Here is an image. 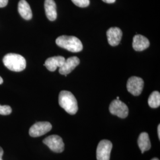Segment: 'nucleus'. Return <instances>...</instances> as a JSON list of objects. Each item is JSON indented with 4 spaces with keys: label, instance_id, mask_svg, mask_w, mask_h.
Returning a JSON list of instances; mask_svg holds the SVG:
<instances>
[{
    "label": "nucleus",
    "instance_id": "1",
    "mask_svg": "<svg viewBox=\"0 0 160 160\" xmlns=\"http://www.w3.org/2000/svg\"><path fill=\"white\" fill-rule=\"evenodd\" d=\"M59 104L68 113L75 114L78 111L77 101L72 92L61 91L59 95Z\"/></svg>",
    "mask_w": 160,
    "mask_h": 160
},
{
    "label": "nucleus",
    "instance_id": "2",
    "mask_svg": "<svg viewBox=\"0 0 160 160\" xmlns=\"http://www.w3.org/2000/svg\"><path fill=\"white\" fill-rule=\"evenodd\" d=\"M2 61L7 68L14 72L22 71L26 67L25 58L16 53L7 54L3 58Z\"/></svg>",
    "mask_w": 160,
    "mask_h": 160
},
{
    "label": "nucleus",
    "instance_id": "3",
    "mask_svg": "<svg viewBox=\"0 0 160 160\" xmlns=\"http://www.w3.org/2000/svg\"><path fill=\"white\" fill-rule=\"evenodd\" d=\"M58 46L72 52H79L83 49L81 40L75 36L62 35L56 39Z\"/></svg>",
    "mask_w": 160,
    "mask_h": 160
},
{
    "label": "nucleus",
    "instance_id": "4",
    "mask_svg": "<svg viewBox=\"0 0 160 160\" xmlns=\"http://www.w3.org/2000/svg\"><path fill=\"white\" fill-rule=\"evenodd\" d=\"M109 111L110 113L122 119L126 118L129 113V109L126 104L117 99L114 100L110 103Z\"/></svg>",
    "mask_w": 160,
    "mask_h": 160
},
{
    "label": "nucleus",
    "instance_id": "5",
    "mask_svg": "<svg viewBox=\"0 0 160 160\" xmlns=\"http://www.w3.org/2000/svg\"><path fill=\"white\" fill-rule=\"evenodd\" d=\"M144 86L143 80L138 77H132L127 82V90L135 96H139L142 92Z\"/></svg>",
    "mask_w": 160,
    "mask_h": 160
},
{
    "label": "nucleus",
    "instance_id": "6",
    "mask_svg": "<svg viewBox=\"0 0 160 160\" xmlns=\"http://www.w3.org/2000/svg\"><path fill=\"white\" fill-rule=\"evenodd\" d=\"M52 125L48 122H39L34 123L29 129V135L32 137H39L52 129Z\"/></svg>",
    "mask_w": 160,
    "mask_h": 160
},
{
    "label": "nucleus",
    "instance_id": "7",
    "mask_svg": "<svg viewBox=\"0 0 160 160\" xmlns=\"http://www.w3.org/2000/svg\"><path fill=\"white\" fill-rule=\"evenodd\" d=\"M43 142L55 152L60 153L64 150L63 140L58 135H53L49 136L43 141Z\"/></svg>",
    "mask_w": 160,
    "mask_h": 160
},
{
    "label": "nucleus",
    "instance_id": "8",
    "mask_svg": "<svg viewBox=\"0 0 160 160\" xmlns=\"http://www.w3.org/2000/svg\"><path fill=\"white\" fill-rule=\"evenodd\" d=\"M112 143L108 140L101 141L97 146L96 155L97 160H110Z\"/></svg>",
    "mask_w": 160,
    "mask_h": 160
},
{
    "label": "nucleus",
    "instance_id": "9",
    "mask_svg": "<svg viewBox=\"0 0 160 160\" xmlns=\"http://www.w3.org/2000/svg\"><path fill=\"white\" fill-rule=\"evenodd\" d=\"M79 58L77 57H72L65 59V62L59 69V72L61 75L67 76L72 72L80 63Z\"/></svg>",
    "mask_w": 160,
    "mask_h": 160
},
{
    "label": "nucleus",
    "instance_id": "10",
    "mask_svg": "<svg viewBox=\"0 0 160 160\" xmlns=\"http://www.w3.org/2000/svg\"><path fill=\"white\" fill-rule=\"evenodd\" d=\"M106 34L109 45L112 46H116L120 43L123 34L120 28L113 27L108 30Z\"/></svg>",
    "mask_w": 160,
    "mask_h": 160
},
{
    "label": "nucleus",
    "instance_id": "11",
    "mask_svg": "<svg viewBox=\"0 0 160 160\" xmlns=\"http://www.w3.org/2000/svg\"><path fill=\"white\" fill-rule=\"evenodd\" d=\"M148 39L141 34H137L133 38L132 47L136 51H142L149 46Z\"/></svg>",
    "mask_w": 160,
    "mask_h": 160
},
{
    "label": "nucleus",
    "instance_id": "12",
    "mask_svg": "<svg viewBox=\"0 0 160 160\" xmlns=\"http://www.w3.org/2000/svg\"><path fill=\"white\" fill-rule=\"evenodd\" d=\"M65 58L62 56H57L48 58L45 62L44 65L49 71L53 72L58 67L60 68L65 62Z\"/></svg>",
    "mask_w": 160,
    "mask_h": 160
},
{
    "label": "nucleus",
    "instance_id": "13",
    "mask_svg": "<svg viewBox=\"0 0 160 160\" xmlns=\"http://www.w3.org/2000/svg\"><path fill=\"white\" fill-rule=\"evenodd\" d=\"M45 10L46 17L50 21H55L57 19V5L54 0L45 1Z\"/></svg>",
    "mask_w": 160,
    "mask_h": 160
},
{
    "label": "nucleus",
    "instance_id": "14",
    "mask_svg": "<svg viewBox=\"0 0 160 160\" xmlns=\"http://www.w3.org/2000/svg\"><path fill=\"white\" fill-rule=\"evenodd\" d=\"M18 11L20 16L26 20H30L32 16V12L28 2L26 0H20L18 4Z\"/></svg>",
    "mask_w": 160,
    "mask_h": 160
},
{
    "label": "nucleus",
    "instance_id": "15",
    "mask_svg": "<svg viewBox=\"0 0 160 160\" xmlns=\"http://www.w3.org/2000/svg\"><path fill=\"white\" fill-rule=\"evenodd\" d=\"M138 143L139 148L141 150L142 154H143L145 151L149 150L151 147V144L149 140L148 134L146 132L141 133L138 138Z\"/></svg>",
    "mask_w": 160,
    "mask_h": 160
},
{
    "label": "nucleus",
    "instance_id": "16",
    "mask_svg": "<svg viewBox=\"0 0 160 160\" xmlns=\"http://www.w3.org/2000/svg\"><path fill=\"white\" fill-rule=\"evenodd\" d=\"M148 103L151 108H158L160 106V92L157 91L152 92L149 97Z\"/></svg>",
    "mask_w": 160,
    "mask_h": 160
},
{
    "label": "nucleus",
    "instance_id": "17",
    "mask_svg": "<svg viewBox=\"0 0 160 160\" xmlns=\"http://www.w3.org/2000/svg\"><path fill=\"white\" fill-rule=\"evenodd\" d=\"M72 2L79 7H87L90 4V0H71Z\"/></svg>",
    "mask_w": 160,
    "mask_h": 160
},
{
    "label": "nucleus",
    "instance_id": "18",
    "mask_svg": "<svg viewBox=\"0 0 160 160\" xmlns=\"http://www.w3.org/2000/svg\"><path fill=\"white\" fill-rule=\"evenodd\" d=\"M12 109L10 106L0 105V114L1 115H8L12 113Z\"/></svg>",
    "mask_w": 160,
    "mask_h": 160
},
{
    "label": "nucleus",
    "instance_id": "19",
    "mask_svg": "<svg viewBox=\"0 0 160 160\" xmlns=\"http://www.w3.org/2000/svg\"><path fill=\"white\" fill-rule=\"evenodd\" d=\"M8 0H0V8L6 7L8 4Z\"/></svg>",
    "mask_w": 160,
    "mask_h": 160
},
{
    "label": "nucleus",
    "instance_id": "20",
    "mask_svg": "<svg viewBox=\"0 0 160 160\" xmlns=\"http://www.w3.org/2000/svg\"><path fill=\"white\" fill-rule=\"evenodd\" d=\"M104 2L108 3V4H112V3H114L116 1V0H102Z\"/></svg>",
    "mask_w": 160,
    "mask_h": 160
},
{
    "label": "nucleus",
    "instance_id": "21",
    "mask_svg": "<svg viewBox=\"0 0 160 160\" xmlns=\"http://www.w3.org/2000/svg\"><path fill=\"white\" fill-rule=\"evenodd\" d=\"M3 154H4V151L2 148L0 147V160H2V157L3 155Z\"/></svg>",
    "mask_w": 160,
    "mask_h": 160
},
{
    "label": "nucleus",
    "instance_id": "22",
    "mask_svg": "<svg viewBox=\"0 0 160 160\" xmlns=\"http://www.w3.org/2000/svg\"><path fill=\"white\" fill-rule=\"evenodd\" d=\"M157 131H158V138L160 139V125H158V129H157Z\"/></svg>",
    "mask_w": 160,
    "mask_h": 160
},
{
    "label": "nucleus",
    "instance_id": "23",
    "mask_svg": "<svg viewBox=\"0 0 160 160\" xmlns=\"http://www.w3.org/2000/svg\"><path fill=\"white\" fill-rule=\"evenodd\" d=\"M3 83V79L1 77H0V84H2Z\"/></svg>",
    "mask_w": 160,
    "mask_h": 160
},
{
    "label": "nucleus",
    "instance_id": "24",
    "mask_svg": "<svg viewBox=\"0 0 160 160\" xmlns=\"http://www.w3.org/2000/svg\"><path fill=\"white\" fill-rule=\"evenodd\" d=\"M151 160H159L158 158H153V159H152Z\"/></svg>",
    "mask_w": 160,
    "mask_h": 160
},
{
    "label": "nucleus",
    "instance_id": "25",
    "mask_svg": "<svg viewBox=\"0 0 160 160\" xmlns=\"http://www.w3.org/2000/svg\"><path fill=\"white\" fill-rule=\"evenodd\" d=\"M116 99H117V100H119V97H117V98H116Z\"/></svg>",
    "mask_w": 160,
    "mask_h": 160
}]
</instances>
